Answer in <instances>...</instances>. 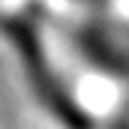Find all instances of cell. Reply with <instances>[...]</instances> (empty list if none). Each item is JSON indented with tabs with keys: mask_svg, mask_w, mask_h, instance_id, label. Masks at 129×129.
Masks as SVG:
<instances>
[{
	"mask_svg": "<svg viewBox=\"0 0 129 129\" xmlns=\"http://www.w3.org/2000/svg\"><path fill=\"white\" fill-rule=\"evenodd\" d=\"M0 42L12 54L33 102L60 129H96L93 114L78 102V96L69 90L63 75L57 72V63L45 45L42 27L30 15L0 9Z\"/></svg>",
	"mask_w": 129,
	"mask_h": 129,
	"instance_id": "cell-1",
	"label": "cell"
},
{
	"mask_svg": "<svg viewBox=\"0 0 129 129\" xmlns=\"http://www.w3.org/2000/svg\"><path fill=\"white\" fill-rule=\"evenodd\" d=\"M66 39L87 66L108 78L129 81V33L123 27L105 15H87L66 24Z\"/></svg>",
	"mask_w": 129,
	"mask_h": 129,
	"instance_id": "cell-2",
	"label": "cell"
},
{
	"mask_svg": "<svg viewBox=\"0 0 129 129\" xmlns=\"http://www.w3.org/2000/svg\"><path fill=\"white\" fill-rule=\"evenodd\" d=\"M75 3H81L87 15H105L108 9V0H75Z\"/></svg>",
	"mask_w": 129,
	"mask_h": 129,
	"instance_id": "cell-3",
	"label": "cell"
}]
</instances>
